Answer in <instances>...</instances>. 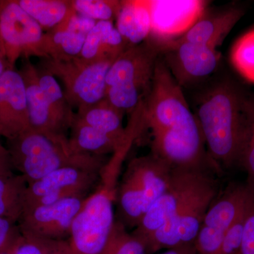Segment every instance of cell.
<instances>
[{
    "label": "cell",
    "mask_w": 254,
    "mask_h": 254,
    "mask_svg": "<svg viewBox=\"0 0 254 254\" xmlns=\"http://www.w3.org/2000/svg\"><path fill=\"white\" fill-rule=\"evenodd\" d=\"M253 100L228 82L210 88L198 102L195 117L210 160L220 170L242 164L252 123Z\"/></svg>",
    "instance_id": "6da1fadb"
},
{
    "label": "cell",
    "mask_w": 254,
    "mask_h": 254,
    "mask_svg": "<svg viewBox=\"0 0 254 254\" xmlns=\"http://www.w3.org/2000/svg\"><path fill=\"white\" fill-rule=\"evenodd\" d=\"M139 138L136 127L130 128L125 141L109 157L99 182L86 197L73 220L68 239L71 254H101L115 222V202L124 162Z\"/></svg>",
    "instance_id": "7a4b0ae2"
},
{
    "label": "cell",
    "mask_w": 254,
    "mask_h": 254,
    "mask_svg": "<svg viewBox=\"0 0 254 254\" xmlns=\"http://www.w3.org/2000/svg\"><path fill=\"white\" fill-rule=\"evenodd\" d=\"M172 169L152 153L131 159L119 180L115 220L134 230L165 192Z\"/></svg>",
    "instance_id": "3957f363"
},
{
    "label": "cell",
    "mask_w": 254,
    "mask_h": 254,
    "mask_svg": "<svg viewBox=\"0 0 254 254\" xmlns=\"http://www.w3.org/2000/svg\"><path fill=\"white\" fill-rule=\"evenodd\" d=\"M13 169L22 175L28 185L64 168L101 172L109 157L73 153L31 128L12 139L6 140Z\"/></svg>",
    "instance_id": "277c9868"
},
{
    "label": "cell",
    "mask_w": 254,
    "mask_h": 254,
    "mask_svg": "<svg viewBox=\"0 0 254 254\" xmlns=\"http://www.w3.org/2000/svg\"><path fill=\"white\" fill-rule=\"evenodd\" d=\"M161 48L149 39L130 46L112 64L105 98L117 109L132 113L149 94Z\"/></svg>",
    "instance_id": "5b68a950"
},
{
    "label": "cell",
    "mask_w": 254,
    "mask_h": 254,
    "mask_svg": "<svg viewBox=\"0 0 254 254\" xmlns=\"http://www.w3.org/2000/svg\"><path fill=\"white\" fill-rule=\"evenodd\" d=\"M220 173L213 162L175 167L166 190L155 202L131 233L144 243L154 232L173 218L212 175Z\"/></svg>",
    "instance_id": "8992f818"
},
{
    "label": "cell",
    "mask_w": 254,
    "mask_h": 254,
    "mask_svg": "<svg viewBox=\"0 0 254 254\" xmlns=\"http://www.w3.org/2000/svg\"><path fill=\"white\" fill-rule=\"evenodd\" d=\"M144 103L145 130H149L150 136L182 131L195 120L182 87L160 56Z\"/></svg>",
    "instance_id": "52a82bcc"
},
{
    "label": "cell",
    "mask_w": 254,
    "mask_h": 254,
    "mask_svg": "<svg viewBox=\"0 0 254 254\" xmlns=\"http://www.w3.org/2000/svg\"><path fill=\"white\" fill-rule=\"evenodd\" d=\"M220 174L212 175L173 218L145 241L148 254L194 245L205 213L221 193Z\"/></svg>",
    "instance_id": "ba28073f"
},
{
    "label": "cell",
    "mask_w": 254,
    "mask_h": 254,
    "mask_svg": "<svg viewBox=\"0 0 254 254\" xmlns=\"http://www.w3.org/2000/svg\"><path fill=\"white\" fill-rule=\"evenodd\" d=\"M113 61L95 63L79 58L68 60L43 58L40 69L63 83L68 103L76 110L86 108L105 98L106 76Z\"/></svg>",
    "instance_id": "9c48e42d"
},
{
    "label": "cell",
    "mask_w": 254,
    "mask_h": 254,
    "mask_svg": "<svg viewBox=\"0 0 254 254\" xmlns=\"http://www.w3.org/2000/svg\"><path fill=\"white\" fill-rule=\"evenodd\" d=\"M253 184L233 187L221 193L205 213L194 247L195 254H217L229 229L254 203Z\"/></svg>",
    "instance_id": "30bf717a"
},
{
    "label": "cell",
    "mask_w": 254,
    "mask_h": 254,
    "mask_svg": "<svg viewBox=\"0 0 254 254\" xmlns=\"http://www.w3.org/2000/svg\"><path fill=\"white\" fill-rule=\"evenodd\" d=\"M44 33L17 0H0V48L12 69L18 60L43 58Z\"/></svg>",
    "instance_id": "8fae6325"
},
{
    "label": "cell",
    "mask_w": 254,
    "mask_h": 254,
    "mask_svg": "<svg viewBox=\"0 0 254 254\" xmlns=\"http://www.w3.org/2000/svg\"><path fill=\"white\" fill-rule=\"evenodd\" d=\"M101 172L77 168H64L28 185L24 194L23 211L26 209L88 195L99 182Z\"/></svg>",
    "instance_id": "7c38bea8"
},
{
    "label": "cell",
    "mask_w": 254,
    "mask_h": 254,
    "mask_svg": "<svg viewBox=\"0 0 254 254\" xmlns=\"http://www.w3.org/2000/svg\"><path fill=\"white\" fill-rule=\"evenodd\" d=\"M88 195H78L26 209L18 221L21 233L54 240H68L73 220Z\"/></svg>",
    "instance_id": "4fadbf2b"
},
{
    "label": "cell",
    "mask_w": 254,
    "mask_h": 254,
    "mask_svg": "<svg viewBox=\"0 0 254 254\" xmlns=\"http://www.w3.org/2000/svg\"><path fill=\"white\" fill-rule=\"evenodd\" d=\"M151 32L148 39L160 48L176 41L190 29L205 12L204 1L149 0Z\"/></svg>",
    "instance_id": "5bb4252c"
},
{
    "label": "cell",
    "mask_w": 254,
    "mask_h": 254,
    "mask_svg": "<svg viewBox=\"0 0 254 254\" xmlns=\"http://www.w3.org/2000/svg\"><path fill=\"white\" fill-rule=\"evenodd\" d=\"M160 58L182 87L213 73L220 53L200 43L175 41L161 48Z\"/></svg>",
    "instance_id": "9a60e30c"
},
{
    "label": "cell",
    "mask_w": 254,
    "mask_h": 254,
    "mask_svg": "<svg viewBox=\"0 0 254 254\" xmlns=\"http://www.w3.org/2000/svg\"><path fill=\"white\" fill-rule=\"evenodd\" d=\"M24 83L30 127L55 143L68 148V133L52 113L41 90L38 80V68L30 60H23L18 70Z\"/></svg>",
    "instance_id": "2e32d148"
},
{
    "label": "cell",
    "mask_w": 254,
    "mask_h": 254,
    "mask_svg": "<svg viewBox=\"0 0 254 254\" xmlns=\"http://www.w3.org/2000/svg\"><path fill=\"white\" fill-rule=\"evenodd\" d=\"M31 128L26 91L18 70L0 76V136L10 140Z\"/></svg>",
    "instance_id": "e0dca14e"
},
{
    "label": "cell",
    "mask_w": 254,
    "mask_h": 254,
    "mask_svg": "<svg viewBox=\"0 0 254 254\" xmlns=\"http://www.w3.org/2000/svg\"><path fill=\"white\" fill-rule=\"evenodd\" d=\"M95 23L94 20L73 11L60 25L44 33L42 47L43 59L63 61L77 58L87 35Z\"/></svg>",
    "instance_id": "ac0fdd59"
},
{
    "label": "cell",
    "mask_w": 254,
    "mask_h": 254,
    "mask_svg": "<svg viewBox=\"0 0 254 254\" xmlns=\"http://www.w3.org/2000/svg\"><path fill=\"white\" fill-rule=\"evenodd\" d=\"M243 16V9L237 7L203 16L176 41L200 43L217 49Z\"/></svg>",
    "instance_id": "d6986e66"
},
{
    "label": "cell",
    "mask_w": 254,
    "mask_h": 254,
    "mask_svg": "<svg viewBox=\"0 0 254 254\" xmlns=\"http://www.w3.org/2000/svg\"><path fill=\"white\" fill-rule=\"evenodd\" d=\"M128 48L113 21H97L87 35L80 59L95 63L115 61Z\"/></svg>",
    "instance_id": "ffe728a7"
},
{
    "label": "cell",
    "mask_w": 254,
    "mask_h": 254,
    "mask_svg": "<svg viewBox=\"0 0 254 254\" xmlns=\"http://www.w3.org/2000/svg\"><path fill=\"white\" fill-rule=\"evenodd\" d=\"M115 21V27L128 47L141 44L151 32L149 0L123 1Z\"/></svg>",
    "instance_id": "44dd1931"
},
{
    "label": "cell",
    "mask_w": 254,
    "mask_h": 254,
    "mask_svg": "<svg viewBox=\"0 0 254 254\" xmlns=\"http://www.w3.org/2000/svg\"><path fill=\"white\" fill-rule=\"evenodd\" d=\"M123 139H118L82 123L75 118L68 134V148L73 153L108 156L113 155L128 136L129 128Z\"/></svg>",
    "instance_id": "7402d4cb"
},
{
    "label": "cell",
    "mask_w": 254,
    "mask_h": 254,
    "mask_svg": "<svg viewBox=\"0 0 254 254\" xmlns=\"http://www.w3.org/2000/svg\"><path fill=\"white\" fill-rule=\"evenodd\" d=\"M125 114L105 98L95 104L78 110L75 118L107 134L123 139L127 133V127L123 125Z\"/></svg>",
    "instance_id": "603a6c76"
},
{
    "label": "cell",
    "mask_w": 254,
    "mask_h": 254,
    "mask_svg": "<svg viewBox=\"0 0 254 254\" xmlns=\"http://www.w3.org/2000/svg\"><path fill=\"white\" fill-rule=\"evenodd\" d=\"M17 1L43 30L48 31L60 25L74 11L71 0H17Z\"/></svg>",
    "instance_id": "cb8c5ba5"
},
{
    "label": "cell",
    "mask_w": 254,
    "mask_h": 254,
    "mask_svg": "<svg viewBox=\"0 0 254 254\" xmlns=\"http://www.w3.org/2000/svg\"><path fill=\"white\" fill-rule=\"evenodd\" d=\"M27 187V182L19 174L0 176V218L19 221Z\"/></svg>",
    "instance_id": "d4e9b609"
},
{
    "label": "cell",
    "mask_w": 254,
    "mask_h": 254,
    "mask_svg": "<svg viewBox=\"0 0 254 254\" xmlns=\"http://www.w3.org/2000/svg\"><path fill=\"white\" fill-rule=\"evenodd\" d=\"M38 68V80L41 90L50 105L52 113L61 126L69 133L75 113L68 103L58 79L50 73Z\"/></svg>",
    "instance_id": "484cf974"
},
{
    "label": "cell",
    "mask_w": 254,
    "mask_h": 254,
    "mask_svg": "<svg viewBox=\"0 0 254 254\" xmlns=\"http://www.w3.org/2000/svg\"><path fill=\"white\" fill-rule=\"evenodd\" d=\"M230 60L241 76L254 83V29L237 40L232 47Z\"/></svg>",
    "instance_id": "4316f807"
},
{
    "label": "cell",
    "mask_w": 254,
    "mask_h": 254,
    "mask_svg": "<svg viewBox=\"0 0 254 254\" xmlns=\"http://www.w3.org/2000/svg\"><path fill=\"white\" fill-rule=\"evenodd\" d=\"M101 254H148L143 242L115 220L104 250Z\"/></svg>",
    "instance_id": "83f0119b"
},
{
    "label": "cell",
    "mask_w": 254,
    "mask_h": 254,
    "mask_svg": "<svg viewBox=\"0 0 254 254\" xmlns=\"http://www.w3.org/2000/svg\"><path fill=\"white\" fill-rule=\"evenodd\" d=\"M123 2L118 0H71L73 9L78 14L96 22L115 21Z\"/></svg>",
    "instance_id": "f1b7e54d"
},
{
    "label": "cell",
    "mask_w": 254,
    "mask_h": 254,
    "mask_svg": "<svg viewBox=\"0 0 254 254\" xmlns=\"http://www.w3.org/2000/svg\"><path fill=\"white\" fill-rule=\"evenodd\" d=\"M14 254H71L67 240H54L22 235L13 250Z\"/></svg>",
    "instance_id": "f546056e"
},
{
    "label": "cell",
    "mask_w": 254,
    "mask_h": 254,
    "mask_svg": "<svg viewBox=\"0 0 254 254\" xmlns=\"http://www.w3.org/2000/svg\"><path fill=\"white\" fill-rule=\"evenodd\" d=\"M254 204V203H252L247 210H245L243 213L237 218L236 221L234 222L231 227L229 229L222 240L221 246H220L217 254H238L241 243H242V234H243L246 216L248 213L249 210Z\"/></svg>",
    "instance_id": "4dcf8cb0"
},
{
    "label": "cell",
    "mask_w": 254,
    "mask_h": 254,
    "mask_svg": "<svg viewBox=\"0 0 254 254\" xmlns=\"http://www.w3.org/2000/svg\"><path fill=\"white\" fill-rule=\"evenodd\" d=\"M21 235L18 222L0 218V254L13 251Z\"/></svg>",
    "instance_id": "1f68e13d"
},
{
    "label": "cell",
    "mask_w": 254,
    "mask_h": 254,
    "mask_svg": "<svg viewBox=\"0 0 254 254\" xmlns=\"http://www.w3.org/2000/svg\"><path fill=\"white\" fill-rule=\"evenodd\" d=\"M237 254H254V204L246 216L242 243Z\"/></svg>",
    "instance_id": "d6a6232c"
},
{
    "label": "cell",
    "mask_w": 254,
    "mask_h": 254,
    "mask_svg": "<svg viewBox=\"0 0 254 254\" xmlns=\"http://www.w3.org/2000/svg\"><path fill=\"white\" fill-rule=\"evenodd\" d=\"M242 164L250 173L254 182V100L252 105V123H251V129L247 147H246L245 154H244Z\"/></svg>",
    "instance_id": "836d02e7"
},
{
    "label": "cell",
    "mask_w": 254,
    "mask_h": 254,
    "mask_svg": "<svg viewBox=\"0 0 254 254\" xmlns=\"http://www.w3.org/2000/svg\"><path fill=\"white\" fill-rule=\"evenodd\" d=\"M14 174V169L11 163L9 151L6 145L0 141V176H6Z\"/></svg>",
    "instance_id": "e575fe53"
},
{
    "label": "cell",
    "mask_w": 254,
    "mask_h": 254,
    "mask_svg": "<svg viewBox=\"0 0 254 254\" xmlns=\"http://www.w3.org/2000/svg\"><path fill=\"white\" fill-rule=\"evenodd\" d=\"M159 254H195L194 245L185 246L167 250L166 252Z\"/></svg>",
    "instance_id": "d590c367"
},
{
    "label": "cell",
    "mask_w": 254,
    "mask_h": 254,
    "mask_svg": "<svg viewBox=\"0 0 254 254\" xmlns=\"http://www.w3.org/2000/svg\"><path fill=\"white\" fill-rule=\"evenodd\" d=\"M9 69H12V68L10 67L4 53L0 48V76H1L5 71Z\"/></svg>",
    "instance_id": "8d00e7d4"
},
{
    "label": "cell",
    "mask_w": 254,
    "mask_h": 254,
    "mask_svg": "<svg viewBox=\"0 0 254 254\" xmlns=\"http://www.w3.org/2000/svg\"><path fill=\"white\" fill-rule=\"evenodd\" d=\"M14 254V253H13V251H11V252H9V253H6V254Z\"/></svg>",
    "instance_id": "74e56055"
}]
</instances>
